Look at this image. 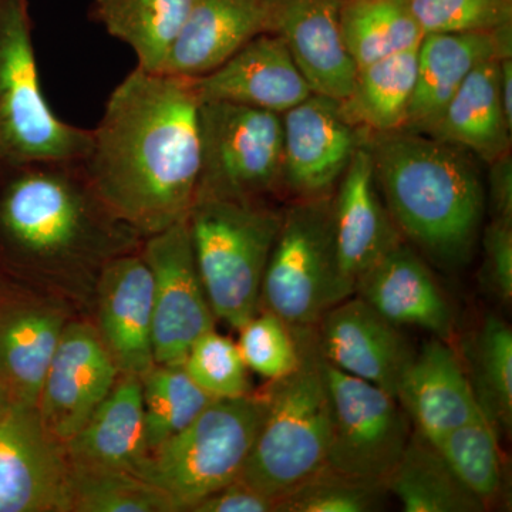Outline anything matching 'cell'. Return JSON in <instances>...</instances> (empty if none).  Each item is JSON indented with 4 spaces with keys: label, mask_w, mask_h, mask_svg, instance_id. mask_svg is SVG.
Returning a JSON list of instances; mask_svg holds the SVG:
<instances>
[{
    "label": "cell",
    "mask_w": 512,
    "mask_h": 512,
    "mask_svg": "<svg viewBox=\"0 0 512 512\" xmlns=\"http://www.w3.org/2000/svg\"><path fill=\"white\" fill-rule=\"evenodd\" d=\"M386 484L343 476L325 467L276 505V512H373L383 510Z\"/></svg>",
    "instance_id": "cell-35"
},
{
    "label": "cell",
    "mask_w": 512,
    "mask_h": 512,
    "mask_svg": "<svg viewBox=\"0 0 512 512\" xmlns=\"http://www.w3.org/2000/svg\"><path fill=\"white\" fill-rule=\"evenodd\" d=\"M512 0H410L424 36L495 32L511 26Z\"/></svg>",
    "instance_id": "cell-38"
},
{
    "label": "cell",
    "mask_w": 512,
    "mask_h": 512,
    "mask_svg": "<svg viewBox=\"0 0 512 512\" xmlns=\"http://www.w3.org/2000/svg\"><path fill=\"white\" fill-rule=\"evenodd\" d=\"M268 33L284 40L312 93L345 101L357 67L340 33L343 0H264Z\"/></svg>",
    "instance_id": "cell-17"
},
{
    "label": "cell",
    "mask_w": 512,
    "mask_h": 512,
    "mask_svg": "<svg viewBox=\"0 0 512 512\" xmlns=\"http://www.w3.org/2000/svg\"><path fill=\"white\" fill-rule=\"evenodd\" d=\"M299 365L265 389V414L239 480L278 505L326 467L330 403L315 328H292Z\"/></svg>",
    "instance_id": "cell-4"
},
{
    "label": "cell",
    "mask_w": 512,
    "mask_h": 512,
    "mask_svg": "<svg viewBox=\"0 0 512 512\" xmlns=\"http://www.w3.org/2000/svg\"><path fill=\"white\" fill-rule=\"evenodd\" d=\"M92 130L50 109L32 43L28 0H0V141L10 160H82Z\"/></svg>",
    "instance_id": "cell-8"
},
{
    "label": "cell",
    "mask_w": 512,
    "mask_h": 512,
    "mask_svg": "<svg viewBox=\"0 0 512 512\" xmlns=\"http://www.w3.org/2000/svg\"><path fill=\"white\" fill-rule=\"evenodd\" d=\"M396 225L441 264H463L484 215V190L467 150L429 134L376 133L369 144Z\"/></svg>",
    "instance_id": "cell-3"
},
{
    "label": "cell",
    "mask_w": 512,
    "mask_h": 512,
    "mask_svg": "<svg viewBox=\"0 0 512 512\" xmlns=\"http://www.w3.org/2000/svg\"><path fill=\"white\" fill-rule=\"evenodd\" d=\"M265 394L214 399L148 458L144 480L157 485L178 512L238 480L265 414Z\"/></svg>",
    "instance_id": "cell-6"
},
{
    "label": "cell",
    "mask_w": 512,
    "mask_h": 512,
    "mask_svg": "<svg viewBox=\"0 0 512 512\" xmlns=\"http://www.w3.org/2000/svg\"><path fill=\"white\" fill-rule=\"evenodd\" d=\"M367 305L396 326H416L441 340L451 338L454 316L426 264L400 242L356 284Z\"/></svg>",
    "instance_id": "cell-23"
},
{
    "label": "cell",
    "mask_w": 512,
    "mask_h": 512,
    "mask_svg": "<svg viewBox=\"0 0 512 512\" xmlns=\"http://www.w3.org/2000/svg\"><path fill=\"white\" fill-rule=\"evenodd\" d=\"M386 487L406 512H481L487 507L416 430L387 477Z\"/></svg>",
    "instance_id": "cell-27"
},
{
    "label": "cell",
    "mask_w": 512,
    "mask_h": 512,
    "mask_svg": "<svg viewBox=\"0 0 512 512\" xmlns=\"http://www.w3.org/2000/svg\"><path fill=\"white\" fill-rule=\"evenodd\" d=\"M12 397L9 396V393L6 392L5 387L0 384V420L6 416V413L9 412L10 407L13 406Z\"/></svg>",
    "instance_id": "cell-43"
},
{
    "label": "cell",
    "mask_w": 512,
    "mask_h": 512,
    "mask_svg": "<svg viewBox=\"0 0 512 512\" xmlns=\"http://www.w3.org/2000/svg\"><path fill=\"white\" fill-rule=\"evenodd\" d=\"M190 77L137 67L111 93L82 165L100 200L144 238L184 220L201 170Z\"/></svg>",
    "instance_id": "cell-1"
},
{
    "label": "cell",
    "mask_w": 512,
    "mask_h": 512,
    "mask_svg": "<svg viewBox=\"0 0 512 512\" xmlns=\"http://www.w3.org/2000/svg\"><path fill=\"white\" fill-rule=\"evenodd\" d=\"M192 82L201 101H227L278 114L312 94L284 40L274 33L254 37L227 62Z\"/></svg>",
    "instance_id": "cell-19"
},
{
    "label": "cell",
    "mask_w": 512,
    "mask_h": 512,
    "mask_svg": "<svg viewBox=\"0 0 512 512\" xmlns=\"http://www.w3.org/2000/svg\"><path fill=\"white\" fill-rule=\"evenodd\" d=\"M144 424L151 451L184 430L214 400L183 365H154L141 376Z\"/></svg>",
    "instance_id": "cell-32"
},
{
    "label": "cell",
    "mask_w": 512,
    "mask_h": 512,
    "mask_svg": "<svg viewBox=\"0 0 512 512\" xmlns=\"http://www.w3.org/2000/svg\"><path fill=\"white\" fill-rule=\"evenodd\" d=\"M434 447L458 480L485 505L497 497L503 463L497 430L484 416L448 431Z\"/></svg>",
    "instance_id": "cell-34"
},
{
    "label": "cell",
    "mask_w": 512,
    "mask_h": 512,
    "mask_svg": "<svg viewBox=\"0 0 512 512\" xmlns=\"http://www.w3.org/2000/svg\"><path fill=\"white\" fill-rule=\"evenodd\" d=\"M120 372L96 326L69 320L40 390L37 410L53 436L72 439L106 399Z\"/></svg>",
    "instance_id": "cell-13"
},
{
    "label": "cell",
    "mask_w": 512,
    "mask_h": 512,
    "mask_svg": "<svg viewBox=\"0 0 512 512\" xmlns=\"http://www.w3.org/2000/svg\"><path fill=\"white\" fill-rule=\"evenodd\" d=\"M194 0H94L93 15L136 53L138 66L161 72Z\"/></svg>",
    "instance_id": "cell-28"
},
{
    "label": "cell",
    "mask_w": 512,
    "mask_h": 512,
    "mask_svg": "<svg viewBox=\"0 0 512 512\" xmlns=\"http://www.w3.org/2000/svg\"><path fill=\"white\" fill-rule=\"evenodd\" d=\"M282 214L261 200L197 197L187 214L195 262L215 318L239 329L261 311Z\"/></svg>",
    "instance_id": "cell-5"
},
{
    "label": "cell",
    "mask_w": 512,
    "mask_h": 512,
    "mask_svg": "<svg viewBox=\"0 0 512 512\" xmlns=\"http://www.w3.org/2000/svg\"><path fill=\"white\" fill-rule=\"evenodd\" d=\"M333 201V229L340 274L350 292L359 279L402 242L380 200L369 144L360 141Z\"/></svg>",
    "instance_id": "cell-18"
},
{
    "label": "cell",
    "mask_w": 512,
    "mask_h": 512,
    "mask_svg": "<svg viewBox=\"0 0 512 512\" xmlns=\"http://www.w3.org/2000/svg\"><path fill=\"white\" fill-rule=\"evenodd\" d=\"M491 171V204L494 218L512 221V165L510 154L498 158Z\"/></svg>",
    "instance_id": "cell-41"
},
{
    "label": "cell",
    "mask_w": 512,
    "mask_h": 512,
    "mask_svg": "<svg viewBox=\"0 0 512 512\" xmlns=\"http://www.w3.org/2000/svg\"><path fill=\"white\" fill-rule=\"evenodd\" d=\"M396 397L417 433L433 446L448 431L484 416L466 370L446 340H430L414 353Z\"/></svg>",
    "instance_id": "cell-22"
},
{
    "label": "cell",
    "mask_w": 512,
    "mask_h": 512,
    "mask_svg": "<svg viewBox=\"0 0 512 512\" xmlns=\"http://www.w3.org/2000/svg\"><path fill=\"white\" fill-rule=\"evenodd\" d=\"M340 33L357 70L417 49L424 37L410 0H343Z\"/></svg>",
    "instance_id": "cell-30"
},
{
    "label": "cell",
    "mask_w": 512,
    "mask_h": 512,
    "mask_svg": "<svg viewBox=\"0 0 512 512\" xmlns=\"http://www.w3.org/2000/svg\"><path fill=\"white\" fill-rule=\"evenodd\" d=\"M484 282L503 303L512 299V221L498 220L485 229Z\"/></svg>",
    "instance_id": "cell-39"
},
{
    "label": "cell",
    "mask_w": 512,
    "mask_h": 512,
    "mask_svg": "<svg viewBox=\"0 0 512 512\" xmlns=\"http://www.w3.org/2000/svg\"><path fill=\"white\" fill-rule=\"evenodd\" d=\"M417 76V49L384 57L357 70L355 87L340 109L355 127L392 133L403 130Z\"/></svg>",
    "instance_id": "cell-29"
},
{
    "label": "cell",
    "mask_w": 512,
    "mask_h": 512,
    "mask_svg": "<svg viewBox=\"0 0 512 512\" xmlns=\"http://www.w3.org/2000/svg\"><path fill=\"white\" fill-rule=\"evenodd\" d=\"M64 446L76 466L127 471L143 478L150 448L141 377L120 373L106 399Z\"/></svg>",
    "instance_id": "cell-24"
},
{
    "label": "cell",
    "mask_w": 512,
    "mask_h": 512,
    "mask_svg": "<svg viewBox=\"0 0 512 512\" xmlns=\"http://www.w3.org/2000/svg\"><path fill=\"white\" fill-rule=\"evenodd\" d=\"M238 330L237 345L245 365L269 382L298 367L301 355L295 333L275 313L261 309Z\"/></svg>",
    "instance_id": "cell-37"
},
{
    "label": "cell",
    "mask_w": 512,
    "mask_h": 512,
    "mask_svg": "<svg viewBox=\"0 0 512 512\" xmlns=\"http://www.w3.org/2000/svg\"><path fill=\"white\" fill-rule=\"evenodd\" d=\"M315 330L326 362L396 397L400 379L416 353L399 326L359 296H350L329 309Z\"/></svg>",
    "instance_id": "cell-15"
},
{
    "label": "cell",
    "mask_w": 512,
    "mask_h": 512,
    "mask_svg": "<svg viewBox=\"0 0 512 512\" xmlns=\"http://www.w3.org/2000/svg\"><path fill=\"white\" fill-rule=\"evenodd\" d=\"M330 403L326 467L386 484L409 443L410 421L397 397L323 359Z\"/></svg>",
    "instance_id": "cell-10"
},
{
    "label": "cell",
    "mask_w": 512,
    "mask_h": 512,
    "mask_svg": "<svg viewBox=\"0 0 512 512\" xmlns=\"http://www.w3.org/2000/svg\"><path fill=\"white\" fill-rule=\"evenodd\" d=\"M96 330L120 373L143 376L154 362L153 275L140 251L104 266L94 292Z\"/></svg>",
    "instance_id": "cell-16"
},
{
    "label": "cell",
    "mask_w": 512,
    "mask_h": 512,
    "mask_svg": "<svg viewBox=\"0 0 512 512\" xmlns=\"http://www.w3.org/2000/svg\"><path fill=\"white\" fill-rule=\"evenodd\" d=\"M466 375L485 419L495 430L512 426V332L498 316H487L464 343Z\"/></svg>",
    "instance_id": "cell-31"
},
{
    "label": "cell",
    "mask_w": 512,
    "mask_h": 512,
    "mask_svg": "<svg viewBox=\"0 0 512 512\" xmlns=\"http://www.w3.org/2000/svg\"><path fill=\"white\" fill-rule=\"evenodd\" d=\"M500 97L505 120L512 130V62L511 57L500 60Z\"/></svg>",
    "instance_id": "cell-42"
},
{
    "label": "cell",
    "mask_w": 512,
    "mask_h": 512,
    "mask_svg": "<svg viewBox=\"0 0 512 512\" xmlns=\"http://www.w3.org/2000/svg\"><path fill=\"white\" fill-rule=\"evenodd\" d=\"M0 157H5V154H3L2 141H0Z\"/></svg>",
    "instance_id": "cell-44"
},
{
    "label": "cell",
    "mask_w": 512,
    "mask_h": 512,
    "mask_svg": "<svg viewBox=\"0 0 512 512\" xmlns=\"http://www.w3.org/2000/svg\"><path fill=\"white\" fill-rule=\"evenodd\" d=\"M141 255L153 275L156 365H183L191 346L215 329L214 312L192 251L187 217L144 239Z\"/></svg>",
    "instance_id": "cell-11"
},
{
    "label": "cell",
    "mask_w": 512,
    "mask_h": 512,
    "mask_svg": "<svg viewBox=\"0 0 512 512\" xmlns=\"http://www.w3.org/2000/svg\"><path fill=\"white\" fill-rule=\"evenodd\" d=\"M350 296L336 252L333 201L298 202L282 214L262 281L261 309L291 328H315L329 309Z\"/></svg>",
    "instance_id": "cell-7"
},
{
    "label": "cell",
    "mask_w": 512,
    "mask_h": 512,
    "mask_svg": "<svg viewBox=\"0 0 512 512\" xmlns=\"http://www.w3.org/2000/svg\"><path fill=\"white\" fill-rule=\"evenodd\" d=\"M282 184L303 198L325 197L348 170L360 134L339 101L312 93L285 111Z\"/></svg>",
    "instance_id": "cell-14"
},
{
    "label": "cell",
    "mask_w": 512,
    "mask_h": 512,
    "mask_svg": "<svg viewBox=\"0 0 512 512\" xmlns=\"http://www.w3.org/2000/svg\"><path fill=\"white\" fill-rule=\"evenodd\" d=\"M0 188V252L23 281L67 305L94 302L104 266L143 235L94 191L80 160H10ZM72 308V306H70Z\"/></svg>",
    "instance_id": "cell-2"
},
{
    "label": "cell",
    "mask_w": 512,
    "mask_h": 512,
    "mask_svg": "<svg viewBox=\"0 0 512 512\" xmlns=\"http://www.w3.org/2000/svg\"><path fill=\"white\" fill-rule=\"evenodd\" d=\"M70 512H178V508L157 485L136 474L72 464Z\"/></svg>",
    "instance_id": "cell-33"
},
{
    "label": "cell",
    "mask_w": 512,
    "mask_h": 512,
    "mask_svg": "<svg viewBox=\"0 0 512 512\" xmlns=\"http://www.w3.org/2000/svg\"><path fill=\"white\" fill-rule=\"evenodd\" d=\"M72 464L37 407L13 404L0 420V512H70Z\"/></svg>",
    "instance_id": "cell-12"
},
{
    "label": "cell",
    "mask_w": 512,
    "mask_h": 512,
    "mask_svg": "<svg viewBox=\"0 0 512 512\" xmlns=\"http://www.w3.org/2000/svg\"><path fill=\"white\" fill-rule=\"evenodd\" d=\"M200 138L197 197L261 200L282 184V114L201 101Z\"/></svg>",
    "instance_id": "cell-9"
},
{
    "label": "cell",
    "mask_w": 512,
    "mask_h": 512,
    "mask_svg": "<svg viewBox=\"0 0 512 512\" xmlns=\"http://www.w3.org/2000/svg\"><path fill=\"white\" fill-rule=\"evenodd\" d=\"M500 97V60L478 64L429 136L471 151L493 164L510 150V133Z\"/></svg>",
    "instance_id": "cell-26"
},
{
    "label": "cell",
    "mask_w": 512,
    "mask_h": 512,
    "mask_svg": "<svg viewBox=\"0 0 512 512\" xmlns=\"http://www.w3.org/2000/svg\"><path fill=\"white\" fill-rule=\"evenodd\" d=\"M511 57V26L480 33H434L417 47V76L403 130L430 134L478 64Z\"/></svg>",
    "instance_id": "cell-21"
},
{
    "label": "cell",
    "mask_w": 512,
    "mask_h": 512,
    "mask_svg": "<svg viewBox=\"0 0 512 512\" xmlns=\"http://www.w3.org/2000/svg\"><path fill=\"white\" fill-rule=\"evenodd\" d=\"M268 33L264 0H194L161 73L205 76Z\"/></svg>",
    "instance_id": "cell-25"
},
{
    "label": "cell",
    "mask_w": 512,
    "mask_h": 512,
    "mask_svg": "<svg viewBox=\"0 0 512 512\" xmlns=\"http://www.w3.org/2000/svg\"><path fill=\"white\" fill-rule=\"evenodd\" d=\"M183 366L192 382L214 399L247 396L251 390L237 343L215 329L191 346Z\"/></svg>",
    "instance_id": "cell-36"
},
{
    "label": "cell",
    "mask_w": 512,
    "mask_h": 512,
    "mask_svg": "<svg viewBox=\"0 0 512 512\" xmlns=\"http://www.w3.org/2000/svg\"><path fill=\"white\" fill-rule=\"evenodd\" d=\"M191 512H276V501L238 478L204 498Z\"/></svg>",
    "instance_id": "cell-40"
},
{
    "label": "cell",
    "mask_w": 512,
    "mask_h": 512,
    "mask_svg": "<svg viewBox=\"0 0 512 512\" xmlns=\"http://www.w3.org/2000/svg\"><path fill=\"white\" fill-rule=\"evenodd\" d=\"M70 309L39 292L0 303V384L13 403L37 407Z\"/></svg>",
    "instance_id": "cell-20"
}]
</instances>
